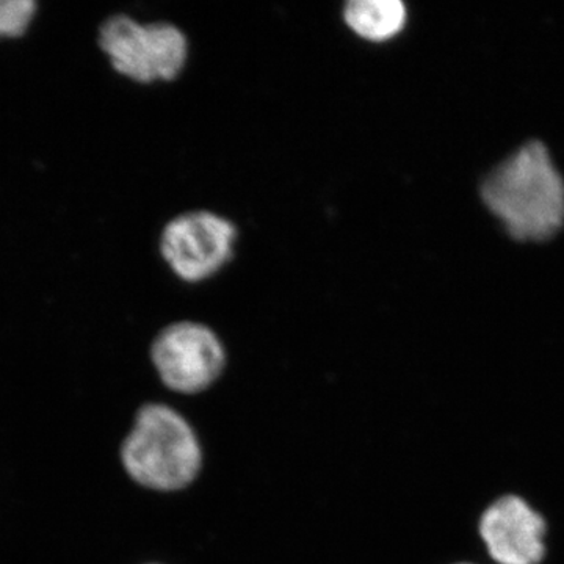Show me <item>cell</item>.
Instances as JSON below:
<instances>
[{
	"label": "cell",
	"mask_w": 564,
	"mask_h": 564,
	"mask_svg": "<svg viewBox=\"0 0 564 564\" xmlns=\"http://www.w3.org/2000/svg\"><path fill=\"white\" fill-rule=\"evenodd\" d=\"M481 202L519 242H545L564 226V181L544 143L534 140L486 176Z\"/></svg>",
	"instance_id": "cell-1"
},
{
	"label": "cell",
	"mask_w": 564,
	"mask_h": 564,
	"mask_svg": "<svg viewBox=\"0 0 564 564\" xmlns=\"http://www.w3.org/2000/svg\"><path fill=\"white\" fill-rule=\"evenodd\" d=\"M121 456L133 480L159 491L184 488L202 467L198 437L188 422L165 404L141 408Z\"/></svg>",
	"instance_id": "cell-2"
},
{
	"label": "cell",
	"mask_w": 564,
	"mask_h": 564,
	"mask_svg": "<svg viewBox=\"0 0 564 564\" xmlns=\"http://www.w3.org/2000/svg\"><path fill=\"white\" fill-rule=\"evenodd\" d=\"M98 46L115 74L139 85L177 79L188 58L187 36L180 28L140 22L122 11L101 22Z\"/></svg>",
	"instance_id": "cell-3"
},
{
	"label": "cell",
	"mask_w": 564,
	"mask_h": 564,
	"mask_svg": "<svg viewBox=\"0 0 564 564\" xmlns=\"http://www.w3.org/2000/svg\"><path fill=\"white\" fill-rule=\"evenodd\" d=\"M547 518L516 492L491 500L477 521L486 560L492 564H544L549 555Z\"/></svg>",
	"instance_id": "cell-4"
},
{
	"label": "cell",
	"mask_w": 564,
	"mask_h": 564,
	"mask_svg": "<svg viewBox=\"0 0 564 564\" xmlns=\"http://www.w3.org/2000/svg\"><path fill=\"white\" fill-rule=\"evenodd\" d=\"M237 228L209 210L185 212L166 223L159 240L162 258L176 276L199 282L231 261Z\"/></svg>",
	"instance_id": "cell-5"
},
{
	"label": "cell",
	"mask_w": 564,
	"mask_h": 564,
	"mask_svg": "<svg viewBox=\"0 0 564 564\" xmlns=\"http://www.w3.org/2000/svg\"><path fill=\"white\" fill-rule=\"evenodd\" d=\"M151 358L163 383L176 392L195 393L209 388L225 367V348L206 325L180 322L155 337Z\"/></svg>",
	"instance_id": "cell-6"
},
{
	"label": "cell",
	"mask_w": 564,
	"mask_h": 564,
	"mask_svg": "<svg viewBox=\"0 0 564 564\" xmlns=\"http://www.w3.org/2000/svg\"><path fill=\"white\" fill-rule=\"evenodd\" d=\"M344 20L361 39L383 43L403 31L408 11L400 0H351L345 6Z\"/></svg>",
	"instance_id": "cell-7"
},
{
	"label": "cell",
	"mask_w": 564,
	"mask_h": 564,
	"mask_svg": "<svg viewBox=\"0 0 564 564\" xmlns=\"http://www.w3.org/2000/svg\"><path fill=\"white\" fill-rule=\"evenodd\" d=\"M36 0H0V43L20 40L35 20Z\"/></svg>",
	"instance_id": "cell-8"
},
{
	"label": "cell",
	"mask_w": 564,
	"mask_h": 564,
	"mask_svg": "<svg viewBox=\"0 0 564 564\" xmlns=\"http://www.w3.org/2000/svg\"><path fill=\"white\" fill-rule=\"evenodd\" d=\"M448 564H481V563H475V562H454Z\"/></svg>",
	"instance_id": "cell-9"
}]
</instances>
